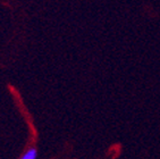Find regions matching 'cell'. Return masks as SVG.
Segmentation results:
<instances>
[{
  "mask_svg": "<svg viewBox=\"0 0 160 159\" xmlns=\"http://www.w3.org/2000/svg\"><path fill=\"white\" fill-rule=\"evenodd\" d=\"M37 158H38L37 148H28L19 159H37Z\"/></svg>",
  "mask_w": 160,
  "mask_h": 159,
  "instance_id": "6da1fadb",
  "label": "cell"
}]
</instances>
